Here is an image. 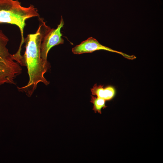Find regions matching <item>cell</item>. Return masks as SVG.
Instances as JSON below:
<instances>
[{"label": "cell", "instance_id": "obj_1", "mask_svg": "<svg viewBox=\"0 0 163 163\" xmlns=\"http://www.w3.org/2000/svg\"><path fill=\"white\" fill-rule=\"evenodd\" d=\"M39 25L36 32L27 35L24 39L25 51L16 61L21 66L27 67L29 80L27 84L21 87H17L18 90L30 96L36 89L38 84H49L44 76L50 67L45 64L40 57V46L44 32V21L42 18L39 19Z\"/></svg>", "mask_w": 163, "mask_h": 163}, {"label": "cell", "instance_id": "obj_2", "mask_svg": "<svg viewBox=\"0 0 163 163\" xmlns=\"http://www.w3.org/2000/svg\"><path fill=\"white\" fill-rule=\"evenodd\" d=\"M39 17L37 9L33 5L24 7L17 0H0V23L9 24L18 27L21 37L19 50H21L24 42V33L26 21Z\"/></svg>", "mask_w": 163, "mask_h": 163}, {"label": "cell", "instance_id": "obj_3", "mask_svg": "<svg viewBox=\"0 0 163 163\" xmlns=\"http://www.w3.org/2000/svg\"><path fill=\"white\" fill-rule=\"evenodd\" d=\"M8 37L0 29V86L15 85L14 80L22 71L21 66L15 61L7 47Z\"/></svg>", "mask_w": 163, "mask_h": 163}, {"label": "cell", "instance_id": "obj_4", "mask_svg": "<svg viewBox=\"0 0 163 163\" xmlns=\"http://www.w3.org/2000/svg\"><path fill=\"white\" fill-rule=\"evenodd\" d=\"M64 24L62 16L59 24L55 29L51 28L46 24L45 22L44 23L43 34L40 46V57L46 64L50 65L47 60V56L50 49L55 46L62 44L64 43L61 32V29Z\"/></svg>", "mask_w": 163, "mask_h": 163}, {"label": "cell", "instance_id": "obj_5", "mask_svg": "<svg viewBox=\"0 0 163 163\" xmlns=\"http://www.w3.org/2000/svg\"><path fill=\"white\" fill-rule=\"evenodd\" d=\"M101 50L119 54L126 59L129 60H133L136 58L134 55H129L103 46L92 37H90L82 42L79 44L76 45L72 48V51L74 54H80L92 53L95 51Z\"/></svg>", "mask_w": 163, "mask_h": 163}, {"label": "cell", "instance_id": "obj_6", "mask_svg": "<svg viewBox=\"0 0 163 163\" xmlns=\"http://www.w3.org/2000/svg\"><path fill=\"white\" fill-rule=\"evenodd\" d=\"M93 95L103 98L106 101H109L112 99L116 94L115 88L112 86H108L104 87V85H98L95 84L91 89Z\"/></svg>", "mask_w": 163, "mask_h": 163}, {"label": "cell", "instance_id": "obj_7", "mask_svg": "<svg viewBox=\"0 0 163 163\" xmlns=\"http://www.w3.org/2000/svg\"><path fill=\"white\" fill-rule=\"evenodd\" d=\"M91 102L93 104V110L95 113L97 112L101 114V109L107 107L105 105L106 101L104 99L91 95Z\"/></svg>", "mask_w": 163, "mask_h": 163}]
</instances>
